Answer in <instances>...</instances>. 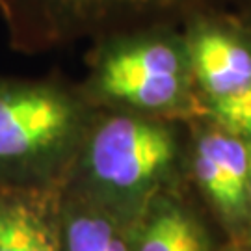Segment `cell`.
Returning <instances> with one entry per match:
<instances>
[{
  "label": "cell",
  "instance_id": "1",
  "mask_svg": "<svg viewBox=\"0 0 251 251\" xmlns=\"http://www.w3.org/2000/svg\"><path fill=\"white\" fill-rule=\"evenodd\" d=\"M173 158V140L160 126L117 117L95 134L90 164L97 179L116 188H136Z\"/></svg>",
  "mask_w": 251,
  "mask_h": 251
},
{
  "label": "cell",
  "instance_id": "2",
  "mask_svg": "<svg viewBox=\"0 0 251 251\" xmlns=\"http://www.w3.org/2000/svg\"><path fill=\"white\" fill-rule=\"evenodd\" d=\"M71 110L56 93L30 86H0V164L25 162L62 140Z\"/></svg>",
  "mask_w": 251,
  "mask_h": 251
},
{
  "label": "cell",
  "instance_id": "3",
  "mask_svg": "<svg viewBox=\"0 0 251 251\" xmlns=\"http://www.w3.org/2000/svg\"><path fill=\"white\" fill-rule=\"evenodd\" d=\"M194 67L201 84L216 99L251 84V52L234 39L206 32L194 43Z\"/></svg>",
  "mask_w": 251,
  "mask_h": 251
},
{
  "label": "cell",
  "instance_id": "4",
  "mask_svg": "<svg viewBox=\"0 0 251 251\" xmlns=\"http://www.w3.org/2000/svg\"><path fill=\"white\" fill-rule=\"evenodd\" d=\"M0 251H62L50 224L32 201L0 198Z\"/></svg>",
  "mask_w": 251,
  "mask_h": 251
},
{
  "label": "cell",
  "instance_id": "5",
  "mask_svg": "<svg viewBox=\"0 0 251 251\" xmlns=\"http://www.w3.org/2000/svg\"><path fill=\"white\" fill-rule=\"evenodd\" d=\"M102 88L117 99L145 108L168 106L180 91L179 75H136V76H108Z\"/></svg>",
  "mask_w": 251,
  "mask_h": 251
},
{
  "label": "cell",
  "instance_id": "6",
  "mask_svg": "<svg viewBox=\"0 0 251 251\" xmlns=\"http://www.w3.org/2000/svg\"><path fill=\"white\" fill-rule=\"evenodd\" d=\"M138 251H205V246L194 220L168 208L147 225Z\"/></svg>",
  "mask_w": 251,
  "mask_h": 251
},
{
  "label": "cell",
  "instance_id": "7",
  "mask_svg": "<svg viewBox=\"0 0 251 251\" xmlns=\"http://www.w3.org/2000/svg\"><path fill=\"white\" fill-rule=\"evenodd\" d=\"M177 52L166 45H144L112 56L104 65L102 78L136 75H179Z\"/></svg>",
  "mask_w": 251,
  "mask_h": 251
},
{
  "label": "cell",
  "instance_id": "8",
  "mask_svg": "<svg viewBox=\"0 0 251 251\" xmlns=\"http://www.w3.org/2000/svg\"><path fill=\"white\" fill-rule=\"evenodd\" d=\"M199 147L206 151L220 170L224 171L225 179L229 180L231 188L238 198L246 199V194L250 192V151L248 147L233 136L225 134H208L205 136Z\"/></svg>",
  "mask_w": 251,
  "mask_h": 251
},
{
  "label": "cell",
  "instance_id": "9",
  "mask_svg": "<svg viewBox=\"0 0 251 251\" xmlns=\"http://www.w3.org/2000/svg\"><path fill=\"white\" fill-rule=\"evenodd\" d=\"M114 229L104 218L76 216L67 227V251H108Z\"/></svg>",
  "mask_w": 251,
  "mask_h": 251
},
{
  "label": "cell",
  "instance_id": "10",
  "mask_svg": "<svg viewBox=\"0 0 251 251\" xmlns=\"http://www.w3.org/2000/svg\"><path fill=\"white\" fill-rule=\"evenodd\" d=\"M196 175L199 182L203 184V188L206 190V194L224 210L234 212L242 206L244 201L234 194L229 180L225 179L224 171L220 170L214 158L201 147H198V154H196Z\"/></svg>",
  "mask_w": 251,
  "mask_h": 251
},
{
  "label": "cell",
  "instance_id": "11",
  "mask_svg": "<svg viewBox=\"0 0 251 251\" xmlns=\"http://www.w3.org/2000/svg\"><path fill=\"white\" fill-rule=\"evenodd\" d=\"M216 116L233 134L251 136V84L233 95L216 99Z\"/></svg>",
  "mask_w": 251,
  "mask_h": 251
},
{
  "label": "cell",
  "instance_id": "12",
  "mask_svg": "<svg viewBox=\"0 0 251 251\" xmlns=\"http://www.w3.org/2000/svg\"><path fill=\"white\" fill-rule=\"evenodd\" d=\"M37 8L62 9V11H97L112 8H147V6H170L180 0H23Z\"/></svg>",
  "mask_w": 251,
  "mask_h": 251
},
{
  "label": "cell",
  "instance_id": "13",
  "mask_svg": "<svg viewBox=\"0 0 251 251\" xmlns=\"http://www.w3.org/2000/svg\"><path fill=\"white\" fill-rule=\"evenodd\" d=\"M108 251H128V248H126V244L123 242L117 234H114V238H112V242H110Z\"/></svg>",
  "mask_w": 251,
  "mask_h": 251
},
{
  "label": "cell",
  "instance_id": "14",
  "mask_svg": "<svg viewBox=\"0 0 251 251\" xmlns=\"http://www.w3.org/2000/svg\"><path fill=\"white\" fill-rule=\"evenodd\" d=\"M250 156H251V149H250Z\"/></svg>",
  "mask_w": 251,
  "mask_h": 251
}]
</instances>
